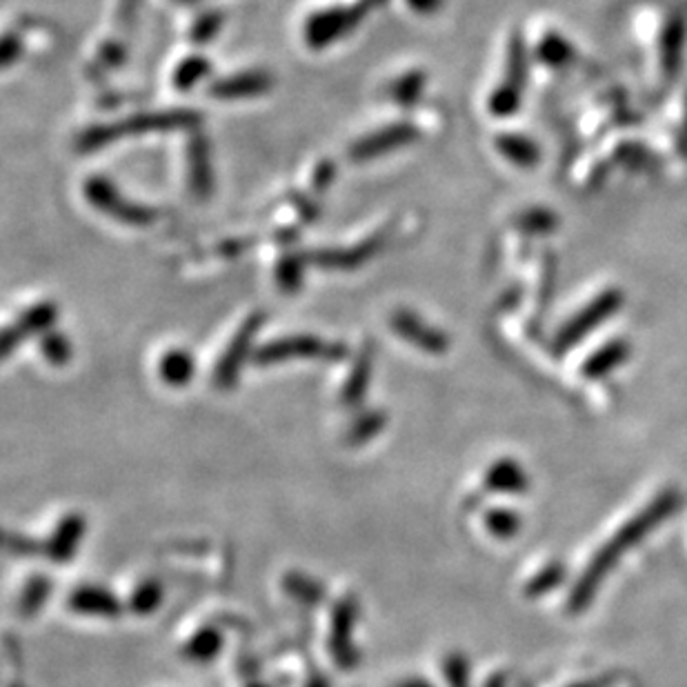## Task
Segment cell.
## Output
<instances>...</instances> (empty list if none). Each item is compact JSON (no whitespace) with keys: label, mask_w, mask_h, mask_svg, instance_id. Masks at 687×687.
Here are the masks:
<instances>
[{"label":"cell","mask_w":687,"mask_h":687,"mask_svg":"<svg viewBox=\"0 0 687 687\" xmlns=\"http://www.w3.org/2000/svg\"><path fill=\"white\" fill-rule=\"evenodd\" d=\"M681 505H683V496L679 490H665L656 496V499L647 505L643 512H639L634 519L627 521L621 530L594 554L590 565L585 567L581 579L574 585L570 599H567V610L574 614L585 610V607L592 603L594 594L599 592L601 581L614 570V565L619 563L621 556L630 550L632 545L643 541L656 525H661L663 521L670 519L674 512H679Z\"/></svg>","instance_id":"cell-1"},{"label":"cell","mask_w":687,"mask_h":687,"mask_svg":"<svg viewBox=\"0 0 687 687\" xmlns=\"http://www.w3.org/2000/svg\"><path fill=\"white\" fill-rule=\"evenodd\" d=\"M201 116L194 112H163V114H141L127 121H118L107 127H92L81 136V149H98L109 143L121 141L123 136L129 134H145V132H165V129H187L196 127Z\"/></svg>","instance_id":"cell-2"},{"label":"cell","mask_w":687,"mask_h":687,"mask_svg":"<svg viewBox=\"0 0 687 687\" xmlns=\"http://www.w3.org/2000/svg\"><path fill=\"white\" fill-rule=\"evenodd\" d=\"M345 356V347L338 343L323 341L316 336H290V338H278L263 345L261 350L254 354V361L261 365H274L283 361H296V358H305V361H341Z\"/></svg>","instance_id":"cell-3"},{"label":"cell","mask_w":687,"mask_h":687,"mask_svg":"<svg viewBox=\"0 0 687 687\" xmlns=\"http://www.w3.org/2000/svg\"><path fill=\"white\" fill-rule=\"evenodd\" d=\"M85 196L96 209H101L103 214L116 218V221L127 225H149L156 221V212L149 207H141L136 203H129L121 194L116 192V187L105 181L101 176L89 178L85 183Z\"/></svg>","instance_id":"cell-4"},{"label":"cell","mask_w":687,"mask_h":687,"mask_svg":"<svg viewBox=\"0 0 687 687\" xmlns=\"http://www.w3.org/2000/svg\"><path fill=\"white\" fill-rule=\"evenodd\" d=\"M358 619V601L354 596H343L334 603L330 625V650L334 663L343 670H354L358 665V650L354 645V627Z\"/></svg>","instance_id":"cell-5"},{"label":"cell","mask_w":687,"mask_h":687,"mask_svg":"<svg viewBox=\"0 0 687 687\" xmlns=\"http://www.w3.org/2000/svg\"><path fill=\"white\" fill-rule=\"evenodd\" d=\"M621 307V294L619 292H605L601 294L596 301L583 310L579 316L574 318L572 323H567L563 330L556 336V343H554V350L556 352H565L574 347L576 343L581 341L585 334H590L592 330H596L603 321H607L616 310Z\"/></svg>","instance_id":"cell-6"},{"label":"cell","mask_w":687,"mask_h":687,"mask_svg":"<svg viewBox=\"0 0 687 687\" xmlns=\"http://www.w3.org/2000/svg\"><path fill=\"white\" fill-rule=\"evenodd\" d=\"M525 83V47L521 38H514L507 56V74L501 87L490 98V109L496 116H507L519 109L521 92Z\"/></svg>","instance_id":"cell-7"},{"label":"cell","mask_w":687,"mask_h":687,"mask_svg":"<svg viewBox=\"0 0 687 687\" xmlns=\"http://www.w3.org/2000/svg\"><path fill=\"white\" fill-rule=\"evenodd\" d=\"M258 327H261V314H252L241 325V330L236 332L223 358L218 361L216 372H214V383L221 387V390H229V387L236 383L238 372H241V365L245 363L247 354H250V347H252Z\"/></svg>","instance_id":"cell-8"},{"label":"cell","mask_w":687,"mask_h":687,"mask_svg":"<svg viewBox=\"0 0 687 687\" xmlns=\"http://www.w3.org/2000/svg\"><path fill=\"white\" fill-rule=\"evenodd\" d=\"M363 7H350V9H330V12H323V14H316L314 18H310V23H307L305 32H307V43L312 47H325L334 43L336 38L345 36L347 32L354 25H358V21L363 18Z\"/></svg>","instance_id":"cell-9"},{"label":"cell","mask_w":687,"mask_h":687,"mask_svg":"<svg viewBox=\"0 0 687 687\" xmlns=\"http://www.w3.org/2000/svg\"><path fill=\"white\" fill-rule=\"evenodd\" d=\"M414 138H416V129L407 123L383 127L381 132L370 134L367 138H363V141H358L352 147L350 156H352V161H358V163L372 161V158L376 156H383L387 152H394V149L398 147L412 143Z\"/></svg>","instance_id":"cell-10"},{"label":"cell","mask_w":687,"mask_h":687,"mask_svg":"<svg viewBox=\"0 0 687 687\" xmlns=\"http://www.w3.org/2000/svg\"><path fill=\"white\" fill-rule=\"evenodd\" d=\"M87 530V521L81 512H69L61 523L56 525L52 539L45 545V554L56 563H67L76 556Z\"/></svg>","instance_id":"cell-11"},{"label":"cell","mask_w":687,"mask_h":687,"mask_svg":"<svg viewBox=\"0 0 687 687\" xmlns=\"http://www.w3.org/2000/svg\"><path fill=\"white\" fill-rule=\"evenodd\" d=\"M392 327L398 332V336L405 338V341H410L412 345L421 347L425 352H432V354H441L447 350V338L443 332L434 330V327L425 325L421 318L412 312H396L392 316Z\"/></svg>","instance_id":"cell-12"},{"label":"cell","mask_w":687,"mask_h":687,"mask_svg":"<svg viewBox=\"0 0 687 687\" xmlns=\"http://www.w3.org/2000/svg\"><path fill=\"white\" fill-rule=\"evenodd\" d=\"M56 321V307L52 303H41L27 310L21 318H18L16 325L9 327L3 334V356L12 354L16 345H21L27 336L38 334L47 330L49 325Z\"/></svg>","instance_id":"cell-13"},{"label":"cell","mask_w":687,"mask_h":687,"mask_svg":"<svg viewBox=\"0 0 687 687\" xmlns=\"http://www.w3.org/2000/svg\"><path fill=\"white\" fill-rule=\"evenodd\" d=\"M69 607L78 614L105 616V619H116L123 612L121 601L109 590L96 585H83L74 590L72 596H69Z\"/></svg>","instance_id":"cell-14"},{"label":"cell","mask_w":687,"mask_h":687,"mask_svg":"<svg viewBox=\"0 0 687 687\" xmlns=\"http://www.w3.org/2000/svg\"><path fill=\"white\" fill-rule=\"evenodd\" d=\"M272 85V78L270 74L265 72H245V74H236V76H229L223 78V81H218L209 89V94L216 96V98H247V96H258V94H265L267 89Z\"/></svg>","instance_id":"cell-15"},{"label":"cell","mask_w":687,"mask_h":687,"mask_svg":"<svg viewBox=\"0 0 687 687\" xmlns=\"http://www.w3.org/2000/svg\"><path fill=\"white\" fill-rule=\"evenodd\" d=\"M485 487L499 494H521L527 490V474L512 458H501L485 472Z\"/></svg>","instance_id":"cell-16"},{"label":"cell","mask_w":687,"mask_h":687,"mask_svg":"<svg viewBox=\"0 0 687 687\" xmlns=\"http://www.w3.org/2000/svg\"><path fill=\"white\" fill-rule=\"evenodd\" d=\"M194 358L185 350H172L163 356V361L158 363V374H161L167 385L181 387L192 381L194 376Z\"/></svg>","instance_id":"cell-17"},{"label":"cell","mask_w":687,"mask_h":687,"mask_svg":"<svg viewBox=\"0 0 687 687\" xmlns=\"http://www.w3.org/2000/svg\"><path fill=\"white\" fill-rule=\"evenodd\" d=\"M221 647H223V634L218 632L216 627H203V630H198L192 639L187 641L183 652L189 661L207 663L216 659L218 652H221Z\"/></svg>","instance_id":"cell-18"},{"label":"cell","mask_w":687,"mask_h":687,"mask_svg":"<svg viewBox=\"0 0 687 687\" xmlns=\"http://www.w3.org/2000/svg\"><path fill=\"white\" fill-rule=\"evenodd\" d=\"M189 176H192V187L198 196H207L212 189V167H209V149L205 138H196L189 147Z\"/></svg>","instance_id":"cell-19"},{"label":"cell","mask_w":687,"mask_h":687,"mask_svg":"<svg viewBox=\"0 0 687 687\" xmlns=\"http://www.w3.org/2000/svg\"><path fill=\"white\" fill-rule=\"evenodd\" d=\"M385 236H376L372 241L358 245L354 252H323L316 254L314 261L323 263L325 267H358L365 263L367 258H372L378 250H381Z\"/></svg>","instance_id":"cell-20"},{"label":"cell","mask_w":687,"mask_h":687,"mask_svg":"<svg viewBox=\"0 0 687 687\" xmlns=\"http://www.w3.org/2000/svg\"><path fill=\"white\" fill-rule=\"evenodd\" d=\"M627 352H630L627 343H621V341L610 343L607 347H603L601 352H596L590 361L583 365V374L587 378H601L607 372H612L614 367H619L627 358Z\"/></svg>","instance_id":"cell-21"},{"label":"cell","mask_w":687,"mask_h":687,"mask_svg":"<svg viewBox=\"0 0 687 687\" xmlns=\"http://www.w3.org/2000/svg\"><path fill=\"white\" fill-rule=\"evenodd\" d=\"M283 590L292 596V599L301 601L305 605H318L325 601V587L323 583H318L310 579L307 574L301 572H290L283 579Z\"/></svg>","instance_id":"cell-22"},{"label":"cell","mask_w":687,"mask_h":687,"mask_svg":"<svg viewBox=\"0 0 687 687\" xmlns=\"http://www.w3.org/2000/svg\"><path fill=\"white\" fill-rule=\"evenodd\" d=\"M370 372H372V354L370 350H365L361 352V358H358V363L354 365V370L343 387L341 401L345 405H358L363 401L367 383H370Z\"/></svg>","instance_id":"cell-23"},{"label":"cell","mask_w":687,"mask_h":687,"mask_svg":"<svg viewBox=\"0 0 687 687\" xmlns=\"http://www.w3.org/2000/svg\"><path fill=\"white\" fill-rule=\"evenodd\" d=\"M49 592H52V583H49L47 576H32L23 587L21 599H18V612H21L25 619H32V616L43 610L45 601L49 599Z\"/></svg>","instance_id":"cell-24"},{"label":"cell","mask_w":687,"mask_h":687,"mask_svg":"<svg viewBox=\"0 0 687 687\" xmlns=\"http://www.w3.org/2000/svg\"><path fill=\"white\" fill-rule=\"evenodd\" d=\"M496 147H499V152L507 161L521 167H530L539 161V147L532 141H527L525 136H501L496 138Z\"/></svg>","instance_id":"cell-25"},{"label":"cell","mask_w":687,"mask_h":687,"mask_svg":"<svg viewBox=\"0 0 687 687\" xmlns=\"http://www.w3.org/2000/svg\"><path fill=\"white\" fill-rule=\"evenodd\" d=\"M163 601V585L147 579L136 585V590L129 596V610L134 614H152Z\"/></svg>","instance_id":"cell-26"},{"label":"cell","mask_w":687,"mask_h":687,"mask_svg":"<svg viewBox=\"0 0 687 687\" xmlns=\"http://www.w3.org/2000/svg\"><path fill=\"white\" fill-rule=\"evenodd\" d=\"M485 525L496 539H512V536L519 534L521 519L519 514H514L512 510H505V507H496L490 510L485 516Z\"/></svg>","instance_id":"cell-27"},{"label":"cell","mask_w":687,"mask_h":687,"mask_svg":"<svg viewBox=\"0 0 687 687\" xmlns=\"http://www.w3.org/2000/svg\"><path fill=\"white\" fill-rule=\"evenodd\" d=\"M209 74V63L201 56H192L178 65L176 74H174V85L176 89H192L196 83H201L203 78Z\"/></svg>","instance_id":"cell-28"},{"label":"cell","mask_w":687,"mask_h":687,"mask_svg":"<svg viewBox=\"0 0 687 687\" xmlns=\"http://www.w3.org/2000/svg\"><path fill=\"white\" fill-rule=\"evenodd\" d=\"M385 425V414L383 412H367L358 421H354L352 430L347 432V441L352 445H363L374 438L378 432L383 430Z\"/></svg>","instance_id":"cell-29"},{"label":"cell","mask_w":687,"mask_h":687,"mask_svg":"<svg viewBox=\"0 0 687 687\" xmlns=\"http://www.w3.org/2000/svg\"><path fill=\"white\" fill-rule=\"evenodd\" d=\"M443 672L450 687H470V663H467L465 654H447V659L443 661Z\"/></svg>","instance_id":"cell-30"},{"label":"cell","mask_w":687,"mask_h":687,"mask_svg":"<svg viewBox=\"0 0 687 687\" xmlns=\"http://www.w3.org/2000/svg\"><path fill=\"white\" fill-rule=\"evenodd\" d=\"M563 579V567L561 565H547L541 574H536L534 579L527 583V596H541L550 592Z\"/></svg>","instance_id":"cell-31"},{"label":"cell","mask_w":687,"mask_h":687,"mask_svg":"<svg viewBox=\"0 0 687 687\" xmlns=\"http://www.w3.org/2000/svg\"><path fill=\"white\" fill-rule=\"evenodd\" d=\"M41 350H43V354H45V358H47L49 363L63 365V363L69 361V352H72V347H69V343L65 341L61 334H47L43 338Z\"/></svg>","instance_id":"cell-32"},{"label":"cell","mask_w":687,"mask_h":687,"mask_svg":"<svg viewBox=\"0 0 687 687\" xmlns=\"http://www.w3.org/2000/svg\"><path fill=\"white\" fill-rule=\"evenodd\" d=\"M572 56V47L559 36H547L541 45V58L547 65H561Z\"/></svg>","instance_id":"cell-33"},{"label":"cell","mask_w":687,"mask_h":687,"mask_svg":"<svg viewBox=\"0 0 687 687\" xmlns=\"http://www.w3.org/2000/svg\"><path fill=\"white\" fill-rule=\"evenodd\" d=\"M681 43H683V29L681 27H672L670 32L665 34V56H663V65H665V72H674V67H679V58H681Z\"/></svg>","instance_id":"cell-34"},{"label":"cell","mask_w":687,"mask_h":687,"mask_svg":"<svg viewBox=\"0 0 687 687\" xmlns=\"http://www.w3.org/2000/svg\"><path fill=\"white\" fill-rule=\"evenodd\" d=\"M421 87H423V74H407L405 78L396 83L394 87V98L398 103H412L414 98L421 94Z\"/></svg>","instance_id":"cell-35"},{"label":"cell","mask_w":687,"mask_h":687,"mask_svg":"<svg viewBox=\"0 0 687 687\" xmlns=\"http://www.w3.org/2000/svg\"><path fill=\"white\" fill-rule=\"evenodd\" d=\"M5 545H7L9 552L21 554V556H32L36 552H41V550H38V547H41V545H38L32 539H27V536H23V534H16V532H7L5 534Z\"/></svg>","instance_id":"cell-36"},{"label":"cell","mask_w":687,"mask_h":687,"mask_svg":"<svg viewBox=\"0 0 687 687\" xmlns=\"http://www.w3.org/2000/svg\"><path fill=\"white\" fill-rule=\"evenodd\" d=\"M218 25H221V14H205L201 21L196 23L194 27V41H207V38H212L216 34Z\"/></svg>","instance_id":"cell-37"},{"label":"cell","mask_w":687,"mask_h":687,"mask_svg":"<svg viewBox=\"0 0 687 687\" xmlns=\"http://www.w3.org/2000/svg\"><path fill=\"white\" fill-rule=\"evenodd\" d=\"M521 223L527 232H547V229L554 225V216L547 212H534V214L523 216Z\"/></svg>","instance_id":"cell-38"},{"label":"cell","mask_w":687,"mask_h":687,"mask_svg":"<svg viewBox=\"0 0 687 687\" xmlns=\"http://www.w3.org/2000/svg\"><path fill=\"white\" fill-rule=\"evenodd\" d=\"M407 3H410V7L416 9V12L430 14L438 5H441V0H407Z\"/></svg>","instance_id":"cell-39"},{"label":"cell","mask_w":687,"mask_h":687,"mask_svg":"<svg viewBox=\"0 0 687 687\" xmlns=\"http://www.w3.org/2000/svg\"><path fill=\"white\" fill-rule=\"evenodd\" d=\"M614 681H616V676H601V679L585 681V683H579V685H574V687H610Z\"/></svg>","instance_id":"cell-40"},{"label":"cell","mask_w":687,"mask_h":687,"mask_svg":"<svg viewBox=\"0 0 687 687\" xmlns=\"http://www.w3.org/2000/svg\"><path fill=\"white\" fill-rule=\"evenodd\" d=\"M305 687H332V685H330V679H327V676H323V674H314L312 679L307 681Z\"/></svg>","instance_id":"cell-41"},{"label":"cell","mask_w":687,"mask_h":687,"mask_svg":"<svg viewBox=\"0 0 687 687\" xmlns=\"http://www.w3.org/2000/svg\"><path fill=\"white\" fill-rule=\"evenodd\" d=\"M394 687H434V685L423 681V679H405L401 683H396Z\"/></svg>","instance_id":"cell-42"},{"label":"cell","mask_w":687,"mask_h":687,"mask_svg":"<svg viewBox=\"0 0 687 687\" xmlns=\"http://www.w3.org/2000/svg\"><path fill=\"white\" fill-rule=\"evenodd\" d=\"M487 687H503V676L499 679V676H494L492 681H487Z\"/></svg>","instance_id":"cell-43"},{"label":"cell","mask_w":687,"mask_h":687,"mask_svg":"<svg viewBox=\"0 0 687 687\" xmlns=\"http://www.w3.org/2000/svg\"><path fill=\"white\" fill-rule=\"evenodd\" d=\"M247 687H272V685H267V683H250Z\"/></svg>","instance_id":"cell-44"}]
</instances>
